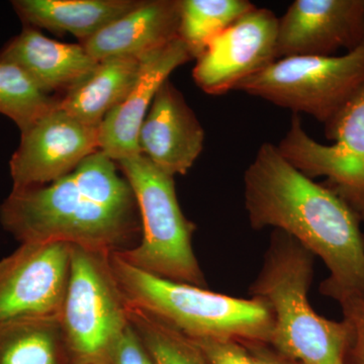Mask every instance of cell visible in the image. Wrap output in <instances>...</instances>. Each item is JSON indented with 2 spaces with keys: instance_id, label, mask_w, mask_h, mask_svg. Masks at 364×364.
I'll return each mask as SVG.
<instances>
[{
  "instance_id": "6da1fadb",
  "label": "cell",
  "mask_w": 364,
  "mask_h": 364,
  "mask_svg": "<svg viewBox=\"0 0 364 364\" xmlns=\"http://www.w3.org/2000/svg\"><path fill=\"white\" fill-rule=\"evenodd\" d=\"M244 203L254 230L291 235L329 270L323 296L339 306L364 296V235L360 220L325 184H318L265 142L244 173Z\"/></svg>"
},
{
  "instance_id": "7a4b0ae2",
  "label": "cell",
  "mask_w": 364,
  "mask_h": 364,
  "mask_svg": "<svg viewBox=\"0 0 364 364\" xmlns=\"http://www.w3.org/2000/svg\"><path fill=\"white\" fill-rule=\"evenodd\" d=\"M119 169L97 150L58 181L13 188L0 205V224L21 244L62 242L107 253L135 247L138 203Z\"/></svg>"
},
{
  "instance_id": "3957f363",
  "label": "cell",
  "mask_w": 364,
  "mask_h": 364,
  "mask_svg": "<svg viewBox=\"0 0 364 364\" xmlns=\"http://www.w3.org/2000/svg\"><path fill=\"white\" fill-rule=\"evenodd\" d=\"M314 259L294 237L274 230L249 294L272 306L273 348L304 364H345L348 326L318 315L309 301Z\"/></svg>"
},
{
  "instance_id": "277c9868",
  "label": "cell",
  "mask_w": 364,
  "mask_h": 364,
  "mask_svg": "<svg viewBox=\"0 0 364 364\" xmlns=\"http://www.w3.org/2000/svg\"><path fill=\"white\" fill-rule=\"evenodd\" d=\"M111 265L129 305L189 338L269 343L274 316L264 299L234 298L161 279L132 267L117 253L111 254Z\"/></svg>"
},
{
  "instance_id": "5b68a950",
  "label": "cell",
  "mask_w": 364,
  "mask_h": 364,
  "mask_svg": "<svg viewBox=\"0 0 364 364\" xmlns=\"http://www.w3.org/2000/svg\"><path fill=\"white\" fill-rule=\"evenodd\" d=\"M138 203L142 235L135 247L117 253L132 267L155 277L207 289L193 248L196 225L177 200L174 177L142 154L117 162Z\"/></svg>"
},
{
  "instance_id": "8992f818",
  "label": "cell",
  "mask_w": 364,
  "mask_h": 364,
  "mask_svg": "<svg viewBox=\"0 0 364 364\" xmlns=\"http://www.w3.org/2000/svg\"><path fill=\"white\" fill-rule=\"evenodd\" d=\"M364 88V42L341 56H299L277 60L246 79L236 90L324 124Z\"/></svg>"
},
{
  "instance_id": "52a82bcc",
  "label": "cell",
  "mask_w": 364,
  "mask_h": 364,
  "mask_svg": "<svg viewBox=\"0 0 364 364\" xmlns=\"http://www.w3.org/2000/svg\"><path fill=\"white\" fill-rule=\"evenodd\" d=\"M111 254L71 245L70 273L60 322L73 363L109 361L129 322L128 303Z\"/></svg>"
},
{
  "instance_id": "ba28073f",
  "label": "cell",
  "mask_w": 364,
  "mask_h": 364,
  "mask_svg": "<svg viewBox=\"0 0 364 364\" xmlns=\"http://www.w3.org/2000/svg\"><path fill=\"white\" fill-rule=\"evenodd\" d=\"M332 145L314 140L294 114L291 127L277 146L282 156L306 176H324L334 191L364 221V88L332 121L325 124Z\"/></svg>"
},
{
  "instance_id": "9c48e42d",
  "label": "cell",
  "mask_w": 364,
  "mask_h": 364,
  "mask_svg": "<svg viewBox=\"0 0 364 364\" xmlns=\"http://www.w3.org/2000/svg\"><path fill=\"white\" fill-rule=\"evenodd\" d=\"M71 245L21 243L0 260V325L26 318H60L70 273Z\"/></svg>"
},
{
  "instance_id": "30bf717a",
  "label": "cell",
  "mask_w": 364,
  "mask_h": 364,
  "mask_svg": "<svg viewBox=\"0 0 364 364\" xmlns=\"http://www.w3.org/2000/svg\"><path fill=\"white\" fill-rule=\"evenodd\" d=\"M279 18L255 7L208 43L193 71L196 85L210 95H226L277 60Z\"/></svg>"
},
{
  "instance_id": "8fae6325",
  "label": "cell",
  "mask_w": 364,
  "mask_h": 364,
  "mask_svg": "<svg viewBox=\"0 0 364 364\" xmlns=\"http://www.w3.org/2000/svg\"><path fill=\"white\" fill-rule=\"evenodd\" d=\"M21 134L9 162L13 188L58 181L100 150L97 128L77 121L60 105Z\"/></svg>"
},
{
  "instance_id": "7c38bea8",
  "label": "cell",
  "mask_w": 364,
  "mask_h": 364,
  "mask_svg": "<svg viewBox=\"0 0 364 364\" xmlns=\"http://www.w3.org/2000/svg\"><path fill=\"white\" fill-rule=\"evenodd\" d=\"M364 42V0H296L279 21L277 60L334 56Z\"/></svg>"
},
{
  "instance_id": "4fadbf2b",
  "label": "cell",
  "mask_w": 364,
  "mask_h": 364,
  "mask_svg": "<svg viewBox=\"0 0 364 364\" xmlns=\"http://www.w3.org/2000/svg\"><path fill=\"white\" fill-rule=\"evenodd\" d=\"M191 59L179 37L144 56L131 90L98 127L100 150L116 162L140 154L139 132L157 91L172 72Z\"/></svg>"
},
{
  "instance_id": "5bb4252c",
  "label": "cell",
  "mask_w": 364,
  "mask_h": 364,
  "mask_svg": "<svg viewBox=\"0 0 364 364\" xmlns=\"http://www.w3.org/2000/svg\"><path fill=\"white\" fill-rule=\"evenodd\" d=\"M140 154L173 176H186L203 152L205 130L168 80L157 91L138 138Z\"/></svg>"
},
{
  "instance_id": "9a60e30c",
  "label": "cell",
  "mask_w": 364,
  "mask_h": 364,
  "mask_svg": "<svg viewBox=\"0 0 364 364\" xmlns=\"http://www.w3.org/2000/svg\"><path fill=\"white\" fill-rule=\"evenodd\" d=\"M181 0H150L95 33L80 45L95 60L143 58L178 38Z\"/></svg>"
},
{
  "instance_id": "2e32d148",
  "label": "cell",
  "mask_w": 364,
  "mask_h": 364,
  "mask_svg": "<svg viewBox=\"0 0 364 364\" xmlns=\"http://www.w3.org/2000/svg\"><path fill=\"white\" fill-rule=\"evenodd\" d=\"M0 63H11L26 72L43 92L64 95L90 73L98 62L80 44L57 42L38 28L25 26L0 51Z\"/></svg>"
},
{
  "instance_id": "e0dca14e",
  "label": "cell",
  "mask_w": 364,
  "mask_h": 364,
  "mask_svg": "<svg viewBox=\"0 0 364 364\" xmlns=\"http://www.w3.org/2000/svg\"><path fill=\"white\" fill-rule=\"evenodd\" d=\"M136 0H14L11 2L25 26L70 33L90 39L105 26L136 9Z\"/></svg>"
},
{
  "instance_id": "ac0fdd59",
  "label": "cell",
  "mask_w": 364,
  "mask_h": 364,
  "mask_svg": "<svg viewBox=\"0 0 364 364\" xmlns=\"http://www.w3.org/2000/svg\"><path fill=\"white\" fill-rule=\"evenodd\" d=\"M141 59L114 57L98 62L81 82L63 95L60 105L77 121L98 129L131 90L138 77Z\"/></svg>"
},
{
  "instance_id": "d6986e66",
  "label": "cell",
  "mask_w": 364,
  "mask_h": 364,
  "mask_svg": "<svg viewBox=\"0 0 364 364\" xmlns=\"http://www.w3.org/2000/svg\"><path fill=\"white\" fill-rule=\"evenodd\" d=\"M0 364H74L60 318L0 325Z\"/></svg>"
},
{
  "instance_id": "ffe728a7",
  "label": "cell",
  "mask_w": 364,
  "mask_h": 364,
  "mask_svg": "<svg viewBox=\"0 0 364 364\" xmlns=\"http://www.w3.org/2000/svg\"><path fill=\"white\" fill-rule=\"evenodd\" d=\"M255 7L248 0H181L179 39L196 60L215 36Z\"/></svg>"
},
{
  "instance_id": "44dd1931",
  "label": "cell",
  "mask_w": 364,
  "mask_h": 364,
  "mask_svg": "<svg viewBox=\"0 0 364 364\" xmlns=\"http://www.w3.org/2000/svg\"><path fill=\"white\" fill-rule=\"evenodd\" d=\"M129 322L154 364H210L193 339L128 304Z\"/></svg>"
},
{
  "instance_id": "7402d4cb",
  "label": "cell",
  "mask_w": 364,
  "mask_h": 364,
  "mask_svg": "<svg viewBox=\"0 0 364 364\" xmlns=\"http://www.w3.org/2000/svg\"><path fill=\"white\" fill-rule=\"evenodd\" d=\"M60 100L43 92L20 67L0 63V114L14 122L21 133L59 107Z\"/></svg>"
},
{
  "instance_id": "603a6c76",
  "label": "cell",
  "mask_w": 364,
  "mask_h": 364,
  "mask_svg": "<svg viewBox=\"0 0 364 364\" xmlns=\"http://www.w3.org/2000/svg\"><path fill=\"white\" fill-rule=\"evenodd\" d=\"M340 306L349 329L345 364H364V296Z\"/></svg>"
},
{
  "instance_id": "cb8c5ba5",
  "label": "cell",
  "mask_w": 364,
  "mask_h": 364,
  "mask_svg": "<svg viewBox=\"0 0 364 364\" xmlns=\"http://www.w3.org/2000/svg\"><path fill=\"white\" fill-rule=\"evenodd\" d=\"M210 364H257L247 347L235 340L193 339Z\"/></svg>"
},
{
  "instance_id": "d4e9b609",
  "label": "cell",
  "mask_w": 364,
  "mask_h": 364,
  "mask_svg": "<svg viewBox=\"0 0 364 364\" xmlns=\"http://www.w3.org/2000/svg\"><path fill=\"white\" fill-rule=\"evenodd\" d=\"M109 364H154L131 324L119 337L109 355Z\"/></svg>"
},
{
  "instance_id": "484cf974",
  "label": "cell",
  "mask_w": 364,
  "mask_h": 364,
  "mask_svg": "<svg viewBox=\"0 0 364 364\" xmlns=\"http://www.w3.org/2000/svg\"><path fill=\"white\" fill-rule=\"evenodd\" d=\"M244 345L247 347L257 364H304L280 353L277 349L273 348L272 345L264 342H254Z\"/></svg>"
},
{
  "instance_id": "4316f807",
  "label": "cell",
  "mask_w": 364,
  "mask_h": 364,
  "mask_svg": "<svg viewBox=\"0 0 364 364\" xmlns=\"http://www.w3.org/2000/svg\"><path fill=\"white\" fill-rule=\"evenodd\" d=\"M75 364H109V361H87V363H80Z\"/></svg>"
}]
</instances>
